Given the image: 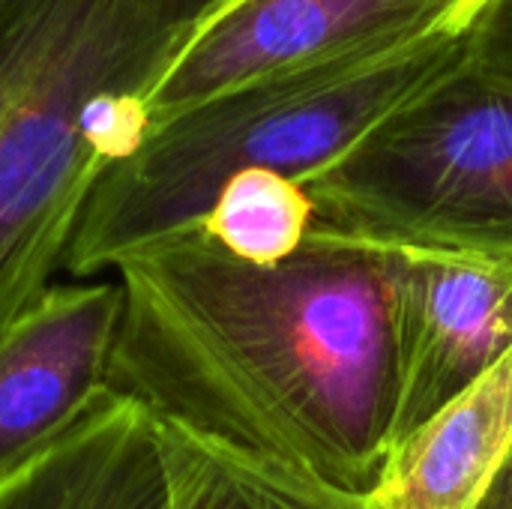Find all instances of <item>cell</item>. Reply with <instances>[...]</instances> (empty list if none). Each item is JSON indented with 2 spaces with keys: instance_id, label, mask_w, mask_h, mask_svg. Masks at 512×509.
Listing matches in <instances>:
<instances>
[{
  "instance_id": "5b68a950",
  "label": "cell",
  "mask_w": 512,
  "mask_h": 509,
  "mask_svg": "<svg viewBox=\"0 0 512 509\" xmlns=\"http://www.w3.org/2000/svg\"><path fill=\"white\" fill-rule=\"evenodd\" d=\"M489 0H225L150 93L153 126L246 81L363 42L468 27Z\"/></svg>"
},
{
  "instance_id": "277c9868",
  "label": "cell",
  "mask_w": 512,
  "mask_h": 509,
  "mask_svg": "<svg viewBox=\"0 0 512 509\" xmlns=\"http://www.w3.org/2000/svg\"><path fill=\"white\" fill-rule=\"evenodd\" d=\"M303 186L330 231L512 258V87L468 60Z\"/></svg>"
},
{
  "instance_id": "4fadbf2b",
  "label": "cell",
  "mask_w": 512,
  "mask_h": 509,
  "mask_svg": "<svg viewBox=\"0 0 512 509\" xmlns=\"http://www.w3.org/2000/svg\"><path fill=\"white\" fill-rule=\"evenodd\" d=\"M480 509H512V459L510 465L504 468V474L498 477L495 489L489 492V498L483 501Z\"/></svg>"
},
{
  "instance_id": "ba28073f",
  "label": "cell",
  "mask_w": 512,
  "mask_h": 509,
  "mask_svg": "<svg viewBox=\"0 0 512 509\" xmlns=\"http://www.w3.org/2000/svg\"><path fill=\"white\" fill-rule=\"evenodd\" d=\"M0 509H171L159 420L108 387L66 432L0 474Z\"/></svg>"
},
{
  "instance_id": "52a82bcc",
  "label": "cell",
  "mask_w": 512,
  "mask_h": 509,
  "mask_svg": "<svg viewBox=\"0 0 512 509\" xmlns=\"http://www.w3.org/2000/svg\"><path fill=\"white\" fill-rule=\"evenodd\" d=\"M120 318L123 288L99 276L54 282L0 333V474L108 390Z\"/></svg>"
},
{
  "instance_id": "9c48e42d",
  "label": "cell",
  "mask_w": 512,
  "mask_h": 509,
  "mask_svg": "<svg viewBox=\"0 0 512 509\" xmlns=\"http://www.w3.org/2000/svg\"><path fill=\"white\" fill-rule=\"evenodd\" d=\"M512 459V348L399 441L372 509H480Z\"/></svg>"
},
{
  "instance_id": "6da1fadb",
  "label": "cell",
  "mask_w": 512,
  "mask_h": 509,
  "mask_svg": "<svg viewBox=\"0 0 512 509\" xmlns=\"http://www.w3.org/2000/svg\"><path fill=\"white\" fill-rule=\"evenodd\" d=\"M108 387L162 426L369 495L393 450V252L315 225L249 264L201 222L123 255Z\"/></svg>"
},
{
  "instance_id": "5bb4252c",
  "label": "cell",
  "mask_w": 512,
  "mask_h": 509,
  "mask_svg": "<svg viewBox=\"0 0 512 509\" xmlns=\"http://www.w3.org/2000/svg\"><path fill=\"white\" fill-rule=\"evenodd\" d=\"M0 3H3V0H0Z\"/></svg>"
},
{
  "instance_id": "7c38bea8",
  "label": "cell",
  "mask_w": 512,
  "mask_h": 509,
  "mask_svg": "<svg viewBox=\"0 0 512 509\" xmlns=\"http://www.w3.org/2000/svg\"><path fill=\"white\" fill-rule=\"evenodd\" d=\"M471 60L512 87V0H489L471 24Z\"/></svg>"
},
{
  "instance_id": "3957f363",
  "label": "cell",
  "mask_w": 512,
  "mask_h": 509,
  "mask_svg": "<svg viewBox=\"0 0 512 509\" xmlns=\"http://www.w3.org/2000/svg\"><path fill=\"white\" fill-rule=\"evenodd\" d=\"M468 60L471 24L363 42L156 123L135 156L96 180L63 270L72 282L99 279L123 255L201 222L240 171L309 180Z\"/></svg>"
},
{
  "instance_id": "30bf717a",
  "label": "cell",
  "mask_w": 512,
  "mask_h": 509,
  "mask_svg": "<svg viewBox=\"0 0 512 509\" xmlns=\"http://www.w3.org/2000/svg\"><path fill=\"white\" fill-rule=\"evenodd\" d=\"M162 426V423H159ZM171 509H372L300 468L234 453L162 426Z\"/></svg>"
},
{
  "instance_id": "8992f818",
  "label": "cell",
  "mask_w": 512,
  "mask_h": 509,
  "mask_svg": "<svg viewBox=\"0 0 512 509\" xmlns=\"http://www.w3.org/2000/svg\"><path fill=\"white\" fill-rule=\"evenodd\" d=\"M390 252L396 447L512 348V258Z\"/></svg>"
},
{
  "instance_id": "7a4b0ae2",
  "label": "cell",
  "mask_w": 512,
  "mask_h": 509,
  "mask_svg": "<svg viewBox=\"0 0 512 509\" xmlns=\"http://www.w3.org/2000/svg\"><path fill=\"white\" fill-rule=\"evenodd\" d=\"M222 3H0V333L54 285L96 180L141 150L156 81Z\"/></svg>"
},
{
  "instance_id": "8fae6325",
  "label": "cell",
  "mask_w": 512,
  "mask_h": 509,
  "mask_svg": "<svg viewBox=\"0 0 512 509\" xmlns=\"http://www.w3.org/2000/svg\"><path fill=\"white\" fill-rule=\"evenodd\" d=\"M201 228L234 258L270 267L300 252L315 228V204L300 180L249 168L225 180Z\"/></svg>"
}]
</instances>
